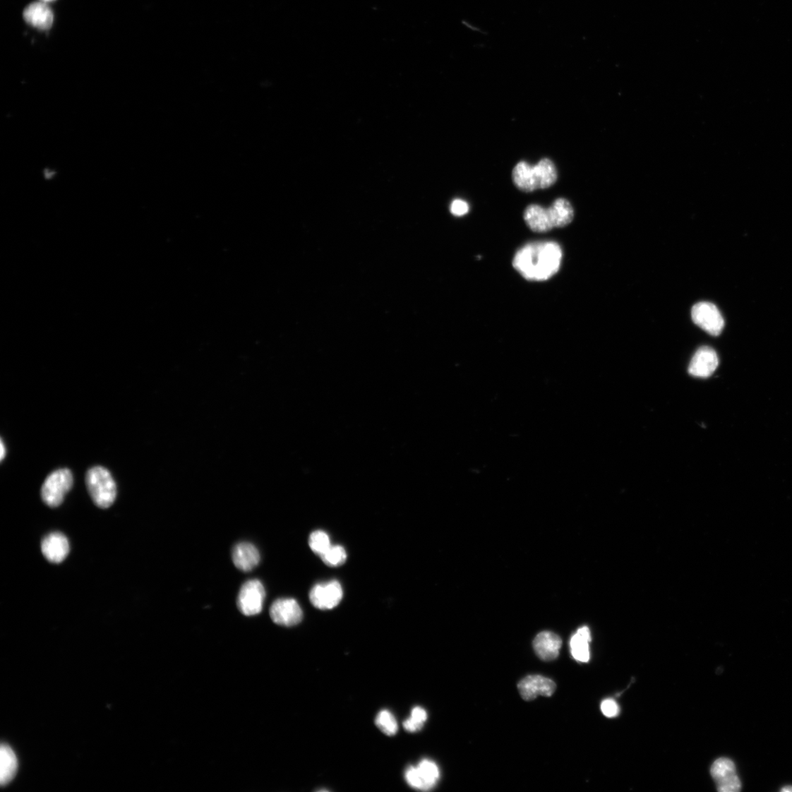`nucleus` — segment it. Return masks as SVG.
Wrapping results in <instances>:
<instances>
[{"label": "nucleus", "mask_w": 792, "mask_h": 792, "mask_svg": "<svg viewBox=\"0 0 792 792\" xmlns=\"http://www.w3.org/2000/svg\"><path fill=\"white\" fill-rule=\"evenodd\" d=\"M44 3L54 1V0H42Z\"/></svg>", "instance_id": "obj_30"}, {"label": "nucleus", "mask_w": 792, "mask_h": 792, "mask_svg": "<svg viewBox=\"0 0 792 792\" xmlns=\"http://www.w3.org/2000/svg\"><path fill=\"white\" fill-rule=\"evenodd\" d=\"M323 560L330 567H340L347 560V553L343 546L331 545L330 548L320 556Z\"/></svg>", "instance_id": "obj_23"}, {"label": "nucleus", "mask_w": 792, "mask_h": 792, "mask_svg": "<svg viewBox=\"0 0 792 792\" xmlns=\"http://www.w3.org/2000/svg\"><path fill=\"white\" fill-rule=\"evenodd\" d=\"M24 18L30 25L41 30H47L52 25L54 16L44 2L34 3L24 11Z\"/></svg>", "instance_id": "obj_16"}, {"label": "nucleus", "mask_w": 792, "mask_h": 792, "mask_svg": "<svg viewBox=\"0 0 792 792\" xmlns=\"http://www.w3.org/2000/svg\"><path fill=\"white\" fill-rule=\"evenodd\" d=\"M42 552L52 563H61L70 553V544L62 533L53 532L47 535L42 541Z\"/></svg>", "instance_id": "obj_12"}, {"label": "nucleus", "mask_w": 792, "mask_h": 792, "mask_svg": "<svg viewBox=\"0 0 792 792\" xmlns=\"http://www.w3.org/2000/svg\"><path fill=\"white\" fill-rule=\"evenodd\" d=\"M512 180L520 191L532 193L536 190L533 165L524 161L516 164L512 172Z\"/></svg>", "instance_id": "obj_21"}, {"label": "nucleus", "mask_w": 792, "mask_h": 792, "mask_svg": "<svg viewBox=\"0 0 792 792\" xmlns=\"http://www.w3.org/2000/svg\"><path fill=\"white\" fill-rule=\"evenodd\" d=\"M270 613L275 623L284 627L297 625L304 618L303 610L294 599H280L275 601Z\"/></svg>", "instance_id": "obj_9"}, {"label": "nucleus", "mask_w": 792, "mask_h": 792, "mask_svg": "<svg viewBox=\"0 0 792 792\" xmlns=\"http://www.w3.org/2000/svg\"><path fill=\"white\" fill-rule=\"evenodd\" d=\"M694 323L711 335L719 336L722 332L725 322L716 306L707 301L695 304L692 308Z\"/></svg>", "instance_id": "obj_6"}, {"label": "nucleus", "mask_w": 792, "mask_h": 792, "mask_svg": "<svg viewBox=\"0 0 792 792\" xmlns=\"http://www.w3.org/2000/svg\"><path fill=\"white\" fill-rule=\"evenodd\" d=\"M266 592L258 580H251L245 582L240 589L237 606L244 616H253L259 614L263 609Z\"/></svg>", "instance_id": "obj_4"}, {"label": "nucleus", "mask_w": 792, "mask_h": 792, "mask_svg": "<svg viewBox=\"0 0 792 792\" xmlns=\"http://www.w3.org/2000/svg\"><path fill=\"white\" fill-rule=\"evenodd\" d=\"M342 598V584L336 580L317 584L310 593L313 606L320 610L333 609L339 605Z\"/></svg>", "instance_id": "obj_8"}, {"label": "nucleus", "mask_w": 792, "mask_h": 792, "mask_svg": "<svg viewBox=\"0 0 792 792\" xmlns=\"http://www.w3.org/2000/svg\"><path fill=\"white\" fill-rule=\"evenodd\" d=\"M533 171L536 190H546L553 186L558 180L556 167L548 158H544L533 165Z\"/></svg>", "instance_id": "obj_17"}, {"label": "nucleus", "mask_w": 792, "mask_h": 792, "mask_svg": "<svg viewBox=\"0 0 792 792\" xmlns=\"http://www.w3.org/2000/svg\"><path fill=\"white\" fill-rule=\"evenodd\" d=\"M85 483L92 501L99 508L105 509L114 503L117 497V486L109 471L101 466L88 469Z\"/></svg>", "instance_id": "obj_2"}, {"label": "nucleus", "mask_w": 792, "mask_h": 792, "mask_svg": "<svg viewBox=\"0 0 792 792\" xmlns=\"http://www.w3.org/2000/svg\"><path fill=\"white\" fill-rule=\"evenodd\" d=\"M309 545L313 552L320 557L330 548L332 544L328 534L323 531H316L311 534Z\"/></svg>", "instance_id": "obj_25"}, {"label": "nucleus", "mask_w": 792, "mask_h": 792, "mask_svg": "<svg viewBox=\"0 0 792 792\" xmlns=\"http://www.w3.org/2000/svg\"><path fill=\"white\" fill-rule=\"evenodd\" d=\"M428 718L426 711L420 707H414L412 710L410 718L404 722L406 731L414 733L420 731Z\"/></svg>", "instance_id": "obj_24"}, {"label": "nucleus", "mask_w": 792, "mask_h": 792, "mask_svg": "<svg viewBox=\"0 0 792 792\" xmlns=\"http://www.w3.org/2000/svg\"><path fill=\"white\" fill-rule=\"evenodd\" d=\"M440 776L438 766L429 760H424L417 766H411L405 772L407 784L421 791H428L435 787Z\"/></svg>", "instance_id": "obj_5"}, {"label": "nucleus", "mask_w": 792, "mask_h": 792, "mask_svg": "<svg viewBox=\"0 0 792 792\" xmlns=\"http://www.w3.org/2000/svg\"><path fill=\"white\" fill-rule=\"evenodd\" d=\"M73 484V475L68 469L54 471L46 479L42 487L41 495L44 503L51 508L59 507L71 489Z\"/></svg>", "instance_id": "obj_3"}, {"label": "nucleus", "mask_w": 792, "mask_h": 792, "mask_svg": "<svg viewBox=\"0 0 792 792\" xmlns=\"http://www.w3.org/2000/svg\"><path fill=\"white\" fill-rule=\"evenodd\" d=\"M450 210L454 216L463 217L469 212V206L465 200L457 199L452 202Z\"/></svg>", "instance_id": "obj_26"}, {"label": "nucleus", "mask_w": 792, "mask_h": 792, "mask_svg": "<svg viewBox=\"0 0 792 792\" xmlns=\"http://www.w3.org/2000/svg\"><path fill=\"white\" fill-rule=\"evenodd\" d=\"M561 645L560 637L552 632H542L534 640L536 654L546 662L552 661L558 657Z\"/></svg>", "instance_id": "obj_14"}, {"label": "nucleus", "mask_w": 792, "mask_h": 792, "mask_svg": "<svg viewBox=\"0 0 792 792\" xmlns=\"http://www.w3.org/2000/svg\"><path fill=\"white\" fill-rule=\"evenodd\" d=\"M591 632L587 627L580 628L570 640L573 657L581 663H587L590 659L589 642Z\"/></svg>", "instance_id": "obj_20"}, {"label": "nucleus", "mask_w": 792, "mask_h": 792, "mask_svg": "<svg viewBox=\"0 0 792 792\" xmlns=\"http://www.w3.org/2000/svg\"><path fill=\"white\" fill-rule=\"evenodd\" d=\"M524 220L528 228L535 233H546L554 229L548 208L538 204L527 207Z\"/></svg>", "instance_id": "obj_13"}, {"label": "nucleus", "mask_w": 792, "mask_h": 792, "mask_svg": "<svg viewBox=\"0 0 792 792\" xmlns=\"http://www.w3.org/2000/svg\"><path fill=\"white\" fill-rule=\"evenodd\" d=\"M711 775L720 792H738L742 783L733 762L728 758L716 760L711 767Z\"/></svg>", "instance_id": "obj_7"}, {"label": "nucleus", "mask_w": 792, "mask_h": 792, "mask_svg": "<svg viewBox=\"0 0 792 792\" xmlns=\"http://www.w3.org/2000/svg\"><path fill=\"white\" fill-rule=\"evenodd\" d=\"M0 448H1V454H0V458H1V459H0V460H1V461H3L4 460L6 455V448L5 447V445H4V443L3 440H1V444H0Z\"/></svg>", "instance_id": "obj_28"}, {"label": "nucleus", "mask_w": 792, "mask_h": 792, "mask_svg": "<svg viewBox=\"0 0 792 792\" xmlns=\"http://www.w3.org/2000/svg\"><path fill=\"white\" fill-rule=\"evenodd\" d=\"M18 769V760L14 751L3 744L0 749V783L3 786L8 785L16 776Z\"/></svg>", "instance_id": "obj_19"}, {"label": "nucleus", "mask_w": 792, "mask_h": 792, "mask_svg": "<svg viewBox=\"0 0 792 792\" xmlns=\"http://www.w3.org/2000/svg\"><path fill=\"white\" fill-rule=\"evenodd\" d=\"M553 228H563L570 224L575 217L574 209L569 200L558 198L548 208Z\"/></svg>", "instance_id": "obj_18"}, {"label": "nucleus", "mask_w": 792, "mask_h": 792, "mask_svg": "<svg viewBox=\"0 0 792 792\" xmlns=\"http://www.w3.org/2000/svg\"><path fill=\"white\" fill-rule=\"evenodd\" d=\"M719 365L718 354L708 347H701L692 358L689 366V373L699 378H708Z\"/></svg>", "instance_id": "obj_11"}, {"label": "nucleus", "mask_w": 792, "mask_h": 792, "mask_svg": "<svg viewBox=\"0 0 792 792\" xmlns=\"http://www.w3.org/2000/svg\"><path fill=\"white\" fill-rule=\"evenodd\" d=\"M556 685L551 680L539 675L528 676L518 684V690L522 699L532 701L539 695L550 697L556 691Z\"/></svg>", "instance_id": "obj_10"}, {"label": "nucleus", "mask_w": 792, "mask_h": 792, "mask_svg": "<svg viewBox=\"0 0 792 792\" xmlns=\"http://www.w3.org/2000/svg\"><path fill=\"white\" fill-rule=\"evenodd\" d=\"M232 559L236 568L243 572H250L258 565L260 553L256 546L249 542H241L234 546Z\"/></svg>", "instance_id": "obj_15"}, {"label": "nucleus", "mask_w": 792, "mask_h": 792, "mask_svg": "<svg viewBox=\"0 0 792 792\" xmlns=\"http://www.w3.org/2000/svg\"><path fill=\"white\" fill-rule=\"evenodd\" d=\"M601 709L608 718H614L619 713V707L617 703L613 700H606L601 704Z\"/></svg>", "instance_id": "obj_27"}, {"label": "nucleus", "mask_w": 792, "mask_h": 792, "mask_svg": "<svg viewBox=\"0 0 792 792\" xmlns=\"http://www.w3.org/2000/svg\"><path fill=\"white\" fill-rule=\"evenodd\" d=\"M563 251L556 241L528 243L515 254V270L528 281L542 282L556 275L561 266Z\"/></svg>", "instance_id": "obj_1"}, {"label": "nucleus", "mask_w": 792, "mask_h": 792, "mask_svg": "<svg viewBox=\"0 0 792 792\" xmlns=\"http://www.w3.org/2000/svg\"><path fill=\"white\" fill-rule=\"evenodd\" d=\"M376 725L388 736H393L399 729L397 721L388 710H383L377 714Z\"/></svg>", "instance_id": "obj_22"}, {"label": "nucleus", "mask_w": 792, "mask_h": 792, "mask_svg": "<svg viewBox=\"0 0 792 792\" xmlns=\"http://www.w3.org/2000/svg\"><path fill=\"white\" fill-rule=\"evenodd\" d=\"M783 792H792V786H786L781 789Z\"/></svg>", "instance_id": "obj_29"}]
</instances>
